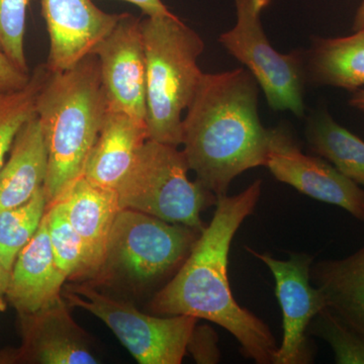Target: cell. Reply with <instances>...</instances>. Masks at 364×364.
I'll list each match as a JSON object with an SVG mask.
<instances>
[{"label": "cell", "mask_w": 364, "mask_h": 364, "mask_svg": "<svg viewBox=\"0 0 364 364\" xmlns=\"http://www.w3.org/2000/svg\"><path fill=\"white\" fill-rule=\"evenodd\" d=\"M215 332L208 327H196L188 344V350L200 363H215L219 360L220 352Z\"/></svg>", "instance_id": "cell-26"}, {"label": "cell", "mask_w": 364, "mask_h": 364, "mask_svg": "<svg viewBox=\"0 0 364 364\" xmlns=\"http://www.w3.org/2000/svg\"><path fill=\"white\" fill-rule=\"evenodd\" d=\"M262 181L233 196L218 198L205 227L178 272L150 304L158 316L186 315L221 326L237 339L241 352L258 364L273 363L277 344L268 326L235 301L228 277L231 243L259 202Z\"/></svg>", "instance_id": "cell-1"}, {"label": "cell", "mask_w": 364, "mask_h": 364, "mask_svg": "<svg viewBox=\"0 0 364 364\" xmlns=\"http://www.w3.org/2000/svg\"><path fill=\"white\" fill-rule=\"evenodd\" d=\"M148 140L147 124L109 109L82 176L102 188L117 189Z\"/></svg>", "instance_id": "cell-16"}, {"label": "cell", "mask_w": 364, "mask_h": 364, "mask_svg": "<svg viewBox=\"0 0 364 364\" xmlns=\"http://www.w3.org/2000/svg\"><path fill=\"white\" fill-rule=\"evenodd\" d=\"M270 4L272 0H235L236 23L220 36L219 43L252 74L273 111H289L301 117L306 53L280 54L270 44L261 23Z\"/></svg>", "instance_id": "cell-7"}, {"label": "cell", "mask_w": 364, "mask_h": 364, "mask_svg": "<svg viewBox=\"0 0 364 364\" xmlns=\"http://www.w3.org/2000/svg\"><path fill=\"white\" fill-rule=\"evenodd\" d=\"M48 205L43 186L25 205L0 210V259L9 272L21 249L39 229Z\"/></svg>", "instance_id": "cell-21"}, {"label": "cell", "mask_w": 364, "mask_h": 364, "mask_svg": "<svg viewBox=\"0 0 364 364\" xmlns=\"http://www.w3.org/2000/svg\"><path fill=\"white\" fill-rule=\"evenodd\" d=\"M66 280L55 261L45 214L16 257L6 296L20 315L38 312L61 298Z\"/></svg>", "instance_id": "cell-15"}, {"label": "cell", "mask_w": 364, "mask_h": 364, "mask_svg": "<svg viewBox=\"0 0 364 364\" xmlns=\"http://www.w3.org/2000/svg\"><path fill=\"white\" fill-rule=\"evenodd\" d=\"M50 48L48 71L68 70L92 54L121 14H107L93 0H40Z\"/></svg>", "instance_id": "cell-12"}, {"label": "cell", "mask_w": 364, "mask_h": 364, "mask_svg": "<svg viewBox=\"0 0 364 364\" xmlns=\"http://www.w3.org/2000/svg\"><path fill=\"white\" fill-rule=\"evenodd\" d=\"M30 0H0V52L25 73L26 11Z\"/></svg>", "instance_id": "cell-25"}, {"label": "cell", "mask_w": 364, "mask_h": 364, "mask_svg": "<svg viewBox=\"0 0 364 364\" xmlns=\"http://www.w3.org/2000/svg\"><path fill=\"white\" fill-rule=\"evenodd\" d=\"M188 164L176 146L148 140L116 189L121 210H138L203 232L200 213L218 198L188 178Z\"/></svg>", "instance_id": "cell-5"}, {"label": "cell", "mask_w": 364, "mask_h": 364, "mask_svg": "<svg viewBox=\"0 0 364 364\" xmlns=\"http://www.w3.org/2000/svg\"><path fill=\"white\" fill-rule=\"evenodd\" d=\"M202 232L124 208L109 235L102 267L95 279L121 277L146 284L181 267Z\"/></svg>", "instance_id": "cell-6"}, {"label": "cell", "mask_w": 364, "mask_h": 364, "mask_svg": "<svg viewBox=\"0 0 364 364\" xmlns=\"http://www.w3.org/2000/svg\"><path fill=\"white\" fill-rule=\"evenodd\" d=\"M35 111L47 147L44 188L51 203L82 176L109 111L97 57L91 54L68 70L48 71Z\"/></svg>", "instance_id": "cell-3"}, {"label": "cell", "mask_w": 364, "mask_h": 364, "mask_svg": "<svg viewBox=\"0 0 364 364\" xmlns=\"http://www.w3.org/2000/svg\"><path fill=\"white\" fill-rule=\"evenodd\" d=\"M306 79L316 85L349 91L364 86V30L353 35L313 39L306 53Z\"/></svg>", "instance_id": "cell-19"}, {"label": "cell", "mask_w": 364, "mask_h": 364, "mask_svg": "<svg viewBox=\"0 0 364 364\" xmlns=\"http://www.w3.org/2000/svg\"><path fill=\"white\" fill-rule=\"evenodd\" d=\"M146 58L147 128L150 140L179 147L182 112L195 97L203 72L198 60L205 43L176 16L141 20Z\"/></svg>", "instance_id": "cell-4"}, {"label": "cell", "mask_w": 364, "mask_h": 364, "mask_svg": "<svg viewBox=\"0 0 364 364\" xmlns=\"http://www.w3.org/2000/svg\"><path fill=\"white\" fill-rule=\"evenodd\" d=\"M9 279H11V272L4 267L1 259H0V304H2L4 296H6Z\"/></svg>", "instance_id": "cell-29"}, {"label": "cell", "mask_w": 364, "mask_h": 364, "mask_svg": "<svg viewBox=\"0 0 364 364\" xmlns=\"http://www.w3.org/2000/svg\"><path fill=\"white\" fill-rule=\"evenodd\" d=\"M46 218L53 254L60 272L67 280L90 279L85 246L62 205L58 202L49 203Z\"/></svg>", "instance_id": "cell-22"}, {"label": "cell", "mask_w": 364, "mask_h": 364, "mask_svg": "<svg viewBox=\"0 0 364 364\" xmlns=\"http://www.w3.org/2000/svg\"><path fill=\"white\" fill-rule=\"evenodd\" d=\"M189 170L218 198L246 170L265 166L268 129L258 114V83L246 68L203 73L182 121Z\"/></svg>", "instance_id": "cell-2"}, {"label": "cell", "mask_w": 364, "mask_h": 364, "mask_svg": "<svg viewBox=\"0 0 364 364\" xmlns=\"http://www.w3.org/2000/svg\"><path fill=\"white\" fill-rule=\"evenodd\" d=\"M311 150L331 162L343 176L364 184V141L337 123L327 112L314 114L306 131Z\"/></svg>", "instance_id": "cell-20"}, {"label": "cell", "mask_w": 364, "mask_h": 364, "mask_svg": "<svg viewBox=\"0 0 364 364\" xmlns=\"http://www.w3.org/2000/svg\"><path fill=\"white\" fill-rule=\"evenodd\" d=\"M353 28L354 32L364 30V0L356 11L355 16H354L353 28Z\"/></svg>", "instance_id": "cell-31"}, {"label": "cell", "mask_w": 364, "mask_h": 364, "mask_svg": "<svg viewBox=\"0 0 364 364\" xmlns=\"http://www.w3.org/2000/svg\"><path fill=\"white\" fill-rule=\"evenodd\" d=\"M92 54L100 61L109 109L124 112L147 124L146 58L140 18L122 14Z\"/></svg>", "instance_id": "cell-11"}, {"label": "cell", "mask_w": 364, "mask_h": 364, "mask_svg": "<svg viewBox=\"0 0 364 364\" xmlns=\"http://www.w3.org/2000/svg\"><path fill=\"white\" fill-rule=\"evenodd\" d=\"M63 298L100 318L140 364H181L198 322L191 316L148 315L88 284L67 286Z\"/></svg>", "instance_id": "cell-8"}, {"label": "cell", "mask_w": 364, "mask_h": 364, "mask_svg": "<svg viewBox=\"0 0 364 364\" xmlns=\"http://www.w3.org/2000/svg\"><path fill=\"white\" fill-rule=\"evenodd\" d=\"M48 76L45 64L38 66L23 90L0 95V169L18 131L35 114L36 102Z\"/></svg>", "instance_id": "cell-23"}, {"label": "cell", "mask_w": 364, "mask_h": 364, "mask_svg": "<svg viewBox=\"0 0 364 364\" xmlns=\"http://www.w3.org/2000/svg\"><path fill=\"white\" fill-rule=\"evenodd\" d=\"M309 331L324 339L335 354V363L364 364V337L325 308L313 318Z\"/></svg>", "instance_id": "cell-24"}, {"label": "cell", "mask_w": 364, "mask_h": 364, "mask_svg": "<svg viewBox=\"0 0 364 364\" xmlns=\"http://www.w3.org/2000/svg\"><path fill=\"white\" fill-rule=\"evenodd\" d=\"M32 73L20 70L0 52V95L23 90L31 80Z\"/></svg>", "instance_id": "cell-27"}, {"label": "cell", "mask_w": 364, "mask_h": 364, "mask_svg": "<svg viewBox=\"0 0 364 364\" xmlns=\"http://www.w3.org/2000/svg\"><path fill=\"white\" fill-rule=\"evenodd\" d=\"M311 279L324 294L327 308L364 337V247L343 259L312 264Z\"/></svg>", "instance_id": "cell-18"}, {"label": "cell", "mask_w": 364, "mask_h": 364, "mask_svg": "<svg viewBox=\"0 0 364 364\" xmlns=\"http://www.w3.org/2000/svg\"><path fill=\"white\" fill-rule=\"evenodd\" d=\"M69 308L61 296L38 312L20 315L23 343L14 359L40 364L100 363L87 333L72 318Z\"/></svg>", "instance_id": "cell-13"}, {"label": "cell", "mask_w": 364, "mask_h": 364, "mask_svg": "<svg viewBox=\"0 0 364 364\" xmlns=\"http://www.w3.org/2000/svg\"><path fill=\"white\" fill-rule=\"evenodd\" d=\"M134 4L141 9L146 16H170L172 14L168 7L163 4L162 0H119Z\"/></svg>", "instance_id": "cell-28"}, {"label": "cell", "mask_w": 364, "mask_h": 364, "mask_svg": "<svg viewBox=\"0 0 364 364\" xmlns=\"http://www.w3.org/2000/svg\"><path fill=\"white\" fill-rule=\"evenodd\" d=\"M265 166L280 182L314 200L344 208L364 222V191L321 158L304 154L286 127L268 129Z\"/></svg>", "instance_id": "cell-10"}, {"label": "cell", "mask_w": 364, "mask_h": 364, "mask_svg": "<svg viewBox=\"0 0 364 364\" xmlns=\"http://www.w3.org/2000/svg\"><path fill=\"white\" fill-rule=\"evenodd\" d=\"M48 152L35 114L18 131L0 169V210L25 205L45 186Z\"/></svg>", "instance_id": "cell-17"}, {"label": "cell", "mask_w": 364, "mask_h": 364, "mask_svg": "<svg viewBox=\"0 0 364 364\" xmlns=\"http://www.w3.org/2000/svg\"><path fill=\"white\" fill-rule=\"evenodd\" d=\"M53 202L62 205L80 237L90 279H95L105 261L114 220L121 210L116 189L102 188L80 176Z\"/></svg>", "instance_id": "cell-14"}, {"label": "cell", "mask_w": 364, "mask_h": 364, "mask_svg": "<svg viewBox=\"0 0 364 364\" xmlns=\"http://www.w3.org/2000/svg\"><path fill=\"white\" fill-rule=\"evenodd\" d=\"M246 249L262 261L274 277L275 294L282 312L284 337L275 351L273 363H313L314 352L306 332L313 318L327 308L324 294L310 284L314 258L308 254L294 253L289 259L279 260L269 254Z\"/></svg>", "instance_id": "cell-9"}, {"label": "cell", "mask_w": 364, "mask_h": 364, "mask_svg": "<svg viewBox=\"0 0 364 364\" xmlns=\"http://www.w3.org/2000/svg\"><path fill=\"white\" fill-rule=\"evenodd\" d=\"M349 105L354 109L364 112V90L354 91L353 95L349 100Z\"/></svg>", "instance_id": "cell-30"}]
</instances>
